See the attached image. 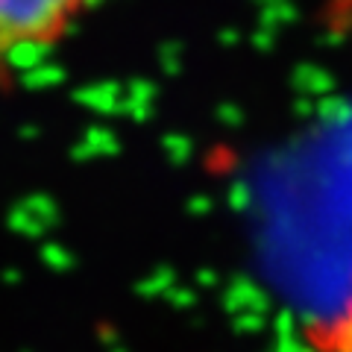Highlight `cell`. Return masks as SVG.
<instances>
[{"mask_svg": "<svg viewBox=\"0 0 352 352\" xmlns=\"http://www.w3.org/2000/svg\"><path fill=\"white\" fill-rule=\"evenodd\" d=\"M103 0H0V71L59 47Z\"/></svg>", "mask_w": 352, "mask_h": 352, "instance_id": "6da1fadb", "label": "cell"}, {"mask_svg": "<svg viewBox=\"0 0 352 352\" xmlns=\"http://www.w3.org/2000/svg\"><path fill=\"white\" fill-rule=\"evenodd\" d=\"M302 340L305 352H352V296L332 314L308 323Z\"/></svg>", "mask_w": 352, "mask_h": 352, "instance_id": "7a4b0ae2", "label": "cell"}]
</instances>
